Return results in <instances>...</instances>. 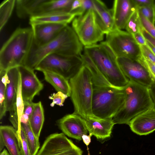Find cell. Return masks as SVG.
<instances>
[{"label":"cell","mask_w":155,"mask_h":155,"mask_svg":"<svg viewBox=\"0 0 155 155\" xmlns=\"http://www.w3.org/2000/svg\"><path fill=\"white\" fill-rule=\"evenodd\" d=\"M83 46L72 28L67 25L55 38L45 45L38 46L33 41L23 66L34 70L44 58L53 54L80 56Z\"/></svg>","instance_id":"6da1fadb"},{"label":"cell","mask_w":155,"mask_h":155,"mask_svg":"<svg viewBox=\"0 0 155 155\" xmlns=\"http://www.w3.org/2000/svg\"><path fill=\"white\" fill-rule=\"evenodd\" d=\"M124 91V102L112 118L114 124L129 125L135 117L155 106L147 87L129 81Z\"/></svg>","instance_id":"7a4b0ae2"},{"label":"cell","mask_w":155,"mask_h":155,"mask_svg":"<svg viewBox=\"0 0 155 155\" xmlns=\"http://www.w3.org/2000/svg\"><path fill=\"white\" fill-rule=\"evenodd\" d=\"M84 54L92 61L113 87L124 88L129 80L124 75L117 61V57L105 43L85 46Z\"/></svg>","instance_id":"3957f363"},{"label":"cell","mask_w":155,"mask_h":155,"mask_svg":"<svg viewBox=\"0 0 155 155\" xmlns=\"http://www.w3.org/2000/svg\"><path fill=\"white\" fill-rule=\"evenodd\" d=\"M33 39L31 28L16 29L0 50V71L23 65Z\"/></svg>","instance_id":"277c9868"},{"label":"cell","mask_w":155,"mask_h":155,"mask_svg":"<svg viewBox=\"0 0 155 155\" xmlns=\"http://www.w3.org/2000/svg\"><path fill=\"white\" fill-rule=\"evenodd\" d=\"M69 83L70 97L74 107L73 113L84 119L94 117L91 109L92 77L87 67L84 64L78 72L69 80Z\"/></svg>","instance_id":"5b68a950"},{"label":"cell","mask_w":155,"mask_h":155,"mask_svg":"<svg viewBox=\"0 0 155 155\" xmlns=\"http://www.w3.org/2000/svg\"><path fill=\"white\" fill-rule=\"evenodd\" d=\"M124 88L93 86L91 109L94 117L100 119L112 118L123 104Z\"/></svg>","instance_id":"8992f818"},{"label":"cell","mask_w":155,"mask_h":155,"mask_svg":"<svg viewBox=\"0 0 155 155\" xmlns=\"http://www.w3.org/2000/svg\"><path fill=\"white\" fill-rule=\"evenodd\" d=\"M84 65L83 61L81 56L53 54L44 58L35 70L55 73L69 80L78 72Z\"/></svg>","instance_id":"52a82bcc"},{"label":"cell","mask_w":155,"mask_h":155,"mask_svg":"<svg viewBox=\"0 0 155 155\" xmlns=\"http://www.w3.org/2000/svg\"><path fill=\"white\" fill-rule=\"evenodd\" d=\"M72 28L84 47L97 44L102 41L104 33L100 25L93 9L83 15L75 17Z\"/></svg>","instance_id":"ba28073f"},{"label":"cell","mask_w":155,"mask_h":155,"mask_svg":"<svg viewBox=\"0 0 155 155\" xmlns=\"http://www.w3.org/2000/svg\"><path fill=\"white\" fill-rule=\"evenodd\" d=\"M105 43L117 58L140 60L143 58L140 46L127 31L114 28L106 34Z\"/></svg>","instance_id":"9c48e42d"},{"label":"cell","mask_w":155,"mask_h":155,"mask_svg":"<svg viewBox=\"0 0 155 155\" xmlns=\"http://www.w3.org/2000/svg\"><path fill=\"white\" fill-rule=\"evenodd\" d=\"M81 149L63 133L50 134L36 155H82Z\"/></svg>","instance_id":"30bf717a"},{"label":"cell","mask_w":155,"mask_h":155,"mask_svg":"<svg viewBox=\"0 0 155 155\" xmlns=\"http://www.w3.org/2000/svg\"><path fill=\"white\" fill-rule=\"evenodd\" d=\"M117 63L122 71L128 79L149 88L154 81L143 61L126 57L117 58Z\"/></svg>","instance_id":"8fae6325"},{"label":"cell","mask_w":155,"mask_h":155,"mask_svg":"<svg viewBox=\"0 0 155 155\" xmlns=\"http://www.w3.org/2000/svg\"><path fill=\"white\" fill-rule=\"evenodd\" d=\"M18 67L21 77V89L24 102H32L34 97L43 89V84L34 70L24 66Z\"/></svg>","instance_id":"7c38bea8"},{"label":"cell","mask_w":155,"mask_h":155,"mask_svg":"<svg viewBox=\"0 0 155 155\" xmlns=\"http://www.w3.org/2000/svg\"><path fill=\"white\" fill-rule=\"evenodd\" d=\"M56 123L64 134L79 141L88 132L84 119L73 113L64 116L58 120Z\"/></svg>","instance_id":"4fadbf2b"},{"label":"cell","mask_w":155,"mask_h":155,"mask_svg":"<svg viewBox=\"0 0 155 155\" xmlns=\"http://www.w3.org/2000/svg\"><path fill=\"white\" fill-rule=\"evenodd\" d=\"M68 24L42 23L31 25L34 43L38 46L45 45L55 38Z\"/></svg>","instance_id":"5bb4252c"},{"label":"cell","mask_w":155,"mask_h":155,"mask_svg":"<svg viewBox=\"0 0 155 155\" xmlns=\"http://www.w3.org/2000/svg\"><path fill=\"white\" fill-rule=\"evenodd\" d=\"M137 9L133 0H115L112 9L114 28L125 29L133 13Z\"/></svg>","instance_id":"9a60e30c"},{"label":"cell","mask_w":155,"mask_h":155,"mask_svg":"<svg viewBox=\"0 0 155 155\" xmlns=\"http://www.w3.org/2000/svg\"><path fill=\"white\" fill-rule=\"evenodd\" d=\"M129 125L132 131L139 135L153 132L155 130V106L135 117Z\"/></svg>","instance_id":"2e32d148"},{"label":"cell","mask_w":155,"mask_h":155,"mask_svg":"<svg viewBox=\"0 0 155 155\" xmlns=\"http://www.w3.org/2000/svg\"><path fill=\"white\" fill-rule=\"evenodd\" d=\"M84 119L91 137L93 135L98 139L104 140L110 136L115 124L112 118L100 119L89 117Z\"/></svg>","instance_id":"e0dca14e"},{"label":"cell","mask_w":155,"mask_h":155,"mask_svg":"<svg viewBox=\"0 0 155 155\" xmlns=\"http://www.w3.org/2000/svg\"><path fill=\"white\" fill-rule=\"evenodd\" d=\"M7 72L8 80L6 89V107L7 111L10 112L16 106L20 74L18 67L9 69Z\"/></svg>","instance_id":"ac0fdd59"},{"label":"cell","mask_w":155,"mask_h":155,"mask_svg":"<svg viewBox=\"0 0 155 155\" xmlns=\"http://www.w3.org/2000/svg\"><path fill=\"white\" fill-rule=\"evenodd\" d=\"M93 9L97 21L104 34L114 28L112 10L109 9L105 3L99 0H93Z\"/></svg>","instance_id":"d6986e66"},{"label":"cell","mask_w":155,"mask_h":155,"mask_svg":"<svg viewBox=\"0 0 155 155\" xmlns=\"http://www.w3.org/2000/svg\"><path fill=\"white\" fill-rule=\"evenodd\" d=\"M74 0H44L35 16L55 13H70Z\"/></svg>","instance_id":"ffe728a7"},{"label":"cell","mask_w":155,"mask_h":155,"mask_svg":"<svg viewBox=\"0 0 155 155\" xmlns=\"http://www.w3.org/2000/svg\"><path fill=\"white\" fill-rule=\"evenodd\" d=\"M0 137L10 155H22L18 144L15 130L10 126L0 127Z\"/></svg>","instance_id":"44dd1931"},{"label":"cell","mask_w":155,"mask_h":155,"mask_svg":"<svg viewBox=\"0 0 155 155\" xmlns=\"http://www.w3.org/2000/svg\"><path fill=\"white\" fill-rule=\"evenodd\" d=\"M72 13H55L33 16L30 18L31 25L42 23H58L68 24L75 17Z\"/></svg>","instance_id":"7402d4cb"},{"label":"cell","mask_w":155,"mask_h":155,"mask_svg":"<svg viewBox=\"0 0 155 155\" xmlns=\"http://www.w3.org/2000/svg\"><path fill=\"white\" fill-rule=\"evenodd\" d=\"M45 81L51 84L58 92H61L70 97L71 89L68 80L62 75L53 72H42Z\"/></svg>","instance_id":"603a6c76"},{"label":"cell","mask_w":155,"mask_h":155,"mask_svg":"<svg viewBox=\"0 0 155 155\" xmlns=\"http://www.w3.org/2000/svg\"><path fill=\"white\" fill-rule=\"evenodd\" d=\"M44 0H16V12L21 18H30L35 15L40 5Z\"/></svg>","instance_id":"cb8c5ba5"},{"label":"cell","mask_w":155,"mask_h":155,"mask_svg":"<svg viewBox=\"0 0 155 155\" xmlns=\"http://www.w3.org/2000/svg\"><path fill=\"white\" fill-rule=\"evenodd\" d=\"M44 120V110L41 102L34 103L33 110L29 118V124L35 136L38 140Z\"/></svg>","instance_id":"d4e9b609"},{"label":"cell","mask_w":155,"mask_h":155,"mask_svg":"<svg viewBox=\"0 0 155 155\" xmlns=\"http://www.w3.org/2000/svg\"><path fill=\"white\" fill-rule=\"evenodd\" d=\"M80 56L83 61L84 64L88 68L92 74L94 86H112L89 57L84 54H82Z\"/></svg>","instance_id":"484cf974"},{"label":"cell","mask_w":155,"mask_h":155,"mask_svg":"<svg viewBox=\"0 0 155 155\" xmlns=\"http://www.w3.org/2000/svg\"><path fill=\"white\" fill-rule=\"evenodd\" d=\"M25 134L31 155H36L40 148L39 140L35 136L30 126L29 122L21 123Z\"/></svg>","instance_id":"4316f807"},{"label":"cell","mask_w":155,"mask_h":155,"mask_svg":"<svg viewBox=\"0 0 155 155\" xmlns=\"http://www.w3.org/2000/svg\"><path fill=\"white\" fill-rule=\"evenodd\" d=\"M0 119L5 115L7 111L6 107L5 92L8 80L7 71H0Z\"/></svg>","instance_id":"83f0119b"},{"label":"cell","mask_w":155,"mask_h":155,"mask_svg":"<svg viewBox=\"0 0 155 155\" xmlns=\"http://www.w3.org/2000/svg\"><path fill=\"white\" fill-rule=\"evenodd\" d=\"M15 0H6L0 5V30H1L10 18L15 5Z\"/></svg>","instance_id":"f1b7e54d"},{"label":"cell","mask_w":155,"mask_h":155,"mask_svg":"<svg viewBox=\"0 0 155 155\" xmlns=\"http://www.w3.org/2000/svg\"><path fill=\"white\" fill-rule=\"evenodd\" d=\"M125 29L127 32L132 35L138 32H142L143 28L137 9L130 17Z\"/></svg>","instance_id":"f546056e"},{"label":"cell","mask_w":155,"mask_h":155,"mask_svg":"<svg viewBox=\"0 0 155 155\" xmlns=\"http://www.w3.org/2000/svg\"><path fill=\"white\" fill-rule=\"evenodd\" d=\"M24 107V102L21 93V77L20 75L16 97L15 108L16 111L18 118V127H20L21 126L20 120L23 113Z\"/></svg>","instance_id":"4dcf8cb0"},{"label":"cell","mask_w":155,"mask_h":155,"mask_svg":"<svg viewBox=\"0 0 155 155\" xmlns=\"http://www.w3.org/2000/svg\"><path fill=\"white\" fill-rule=\"evenodd\" d=\"M138 11L150 22L155 25V6H149L137 8Z\"/></svg>","instance_id":"1f68e13d"},{"label":"cell","mask_w":155,"mask_h":155,"mask_svg":"<svg viewBox=\"0 0 155 155\" xmlns=\"http://www.w3.org/2000/svg\"><path fill=\"white\" fill-rule=\"evenodd\" d=\"M68 96L61 92H58L57 93H54L49 97V98L52 100L50 106L53 107L55 104L61 106L63 105L65 100Z\"/></svg>","instance_id":"d6a6232c"},{"label":"cell","mask_w":155,"mask_h":155,"mask_svg":"<svg viewBox=\"0 0 155 155\" xmlns=\"http://www.w3.org/2000/svg\"><path fill=\"white\" fill-rule=\"evenodd\" d=\"M138 13L143 28L155 39V25L150 22L142 14L139 12Z\"/></svg>","instance_id":"836d02e7"},{"label":"cell","mask_w":155,"mask_h":155,"mask_svg":"<svg viewBox=\"0 0 155 155\" xmlns=\"http://www.w3.org/2000/svg\"><path fill=\"white\" fill-rule=\"evenodd\" d=\"M82 2L81 7L74 13L75 16H81L89 10L93 9V0H82Z\"/></svg>","instance_id":"e575fe53"},{"label":"cell","mask_w":155,"mask_h":155,"mask_svg":"<svg viewBox=\"0 0 155 155\" xmlns=\"http://www.w3.org/2000/svg\"><path fill=\"white\" fill-rule=\"evenodd\" d=\"M143 57L155 65V55L147 45L140 46Z\"/></svg>","instance_id":"d590c367"},{"label":"cell","mask_w":155,"mask_h":155,"mask_svg":"<svg viewBox=\"0 0 155 155\" xmlns=\"http://www.w3.org/2000/svg\"><path fill=\"white\" fill-rule=\"evenodd\" d=\"M137 8L149 6H155V2L153 0H133Z\"/></svg>","instance_id":"8d00e7d4"},{"label":"cell","mask_w":155,"mask_h":155,"mask_svg":"<svg viewBox=\"0 0 155 155\" xmlns=\"http://www.w3.org/2000/svg\"><path fill=\"white\" fill-rule=\"evenodd\" d=\"M132 36L136 42L139 46L147 45V40L142 32H138L132 35Z\"/></svg>","instance_id":"74e56055"},{"label":"cell","mask_w":155,"mask_h":155,"mask_svg":"<svg viewBox=\"0 0 155 155\" xmlns=\"http://www.w3.org/2000/svg\"><path fill=\"white\" fill-rule=\"evenodd\" d=\"M143 61L151 77L155 82V65L143 58Z\"/></svg>","instance_id":"f35d334b"},{"label":"cell","mask_w":155,"mask_h":155,"mask_svg":"<svg viewBox=\"0 0 155 155\" xmlns=\"http://www.w3.org/2000/svg\"><path fill=\"white\" fill-rule=\"evenodd\" d=\"M24 107L23 114L28 116L29 117L31 115L34 109V103L32 102H24Z\"/></svg>","instance_id":"ab89813d"},{"label":"cell","mask_w":155,"mask_h":155,"mask_svg":"<svg viewBox=\"0 0 155 155\" xmlns=\"http://www.w3.org/2000/svg\"><path fill=\"white\" fill-rule=\"evenodd\" d=\"M82 5V0H74L71 5L70 13L74 14L81 8Z\"/></svg>","instance_id":"60d3db41"},{"label":"cell","mask_w":155,"mask_h":155,"mask_svg":"<svg viewBox=\"0 0 155 155\" xmlns=\"http://www.w3.org/2000/svg\"><path fill=\"white\" fill-rule=\"evenodd\" d=\"M142 33L146 40L155 47V39L144 28L143 29Z\"/></svg>","instance_id":"b9f144b4"},{"label":"cell","mask_w":155,"mask_h":155,"mask_svg":"<svg viewBox=\"0 0 155 155\" xmlns=\"http://www.w3.org/2000/svg\"><path fill=\"white\" fill-rule=\"evenodd\" d=\"M150 92L155 106V82L149 88Z\"/></svg>","instance_id":"7bdbcfd3"},{"label":"cell","mask_w":155,"mask_h":155,"mask_svg":"<svg viewBox=\"0 0 155 155\" xmlns=\"http://www.w3.org/2000/svg\"><path fill=\"white\" fill-rule=\"evenodd\" d=\"M82 139L84 143L87 146L91 142V137L89 135H83L82 136Z\"/></svg>","instance_id":"ee69618b"},{"label":"cell","mask_w":155,"mask_h":155,"mask_svg":"<svg viewBox=\"0 0 155 155\" xmlns=\"http://www.w3.org/2000/svg\"><path fill=\"white\" fill-rule=\"evenodd\" d=\"M29 117L27 115L23 114L20 120L21 123H27L29 122Z\"/></svg>","instance_id":"f6af8a7d"},{"label":"cell","mask_w":155,"mask_h":155,"mask_svg":"<svg viewBox=\"0 0 155 155\" xmlns=\"http://www.w3.org/2000/svg\"><path fill=\"white\" fill-rule=\"evenodd\" d=\"M147 45L155 55V47L147 41Z\"/></svg>","instance_id":"bcb514c9"},{"label":"cell","mask_w":155,"mask_h":155,"mask_svg":"<svg viewBox=\"0 0 155 155\" xmlns=\"http://www.w3.org/2000/svg\"><path fill=\"white\" fill-rule=\"evenodd\" d=\"M4 146H5L3 141L2 138L0 137V150L1 152L2 151Z\"/></svg>","instance_id":"7dc6e473"},{"label":"cell","mask_w":155,"mask_h":155,"mask_svg":"<svg viewBox=\"0 0 155 155\" xmlns=\"http://www.w3.org/2000/svg\"><path fill=\"white\" fill-rule=\"evenodd\" d=\"M0 155H9L7 150L4 149L2 152L1 153Z\"/></svg>","instance_id":"c3c4849f"},{"label":"cell","mask_w":155,"mask_h":155,"mask_svg":"<svg viewBox=\"0 0 155 155\" xmlns=\"http://www.w3.org/2000/svg\"></svg>","instance_id":"681fc988"}]
</instances>
